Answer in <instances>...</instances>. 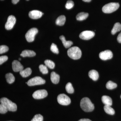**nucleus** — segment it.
<instances>
[{
  "mask_svg": "<svg viewBox=\"0 0 121 121\" xmlns=\"http://www.w3.org/2000/svg\"><path fill=\"white\" fill-rule=\"evenodd\" d=\"M57 101L59 104L62 105H68L70 104L71 99L65 94H60L57 97Z\"/></svg>",
  "mask_w": 121,
  "mask_h": 121,
  "instance_id": "obj_6",
  "label": "nucleus"
},
{
  "mask_svg": "<svg viewBox=\"0 0 121 121\" xmlns=\"http://www.w3.org/2000/svg\"><path fill=\"white\" fill-rule=\"evenodd\" d=\"M8 110L7 107L3 104L0 105V113L1 114H5L8 112Z\"/></svg>",
  "mask_w": 121,
  "mask_h": 121,
  "instance_id": "obj_33",
  "label": "nucleus"
},
{
  "mask_svg": "<svg viewBox=\"0 0 121 121\" xmlns=\"http://www.w3.org/2000/svg\"></svg>",
  "mask_w": 121,
  "mask_h": 121,
  "instance_id": "obj_40",
  "label": "nucleus"
},
{
  "mask_svg": "<svg viewBox=\"0 0 121 121\" xmlns=\"http://www.w3.org/2000/svg\"><path fill=\"white\" fill-rule=\"evenodd\" d=\"M51 50L52 52L55 54H58L59 50L58 48H57V46L56 44L54 43H52L51 45Z\"/></svg>",
  "mask_w": 121,
  "mask_h": 121,
  "instance_id": "obj_29",
  "label": "nucleus"
},
{
  "mask_svg": "<svg viewBox=\"0 0 121 121\" xmlns=\"http://www.w3.org/2000/svg\"><path fill=\"white\" fill-rule=\"evenodd\" d=\"M99 58L103 60L110 59L112 58V52L110 50H107L102 52L99 54Z\"/></svg>",
  "mask_w": 121,
  "mask_h": 121,
  "instance_id": "obj_11",
  "label": "nucleus"
},
{
  "mask_svg": "<svg viewBox=\"0 0 121 121\" xmlns=\"http://www.w3.org/2000/svg\"><path fill=\"white\" fill-rule=\"evenodd\" d=\"M19 60H21V58L19 59Z\"/></svg>",
  "mask_w": 121,
  "mask_h": 121,
  "instance_id": "obj_39",
  "label": "nucleus"
},
{
  "mask_svg": "<svg viewBox=\"0 0 121 121\" xmlns=\"http://www.w3.org/2000/svg\"><path fill=\"white\" fill-rule=\"evenodd\" d=\"M45 82V81L43 79L39 76H36L29 80L27 84L29 86H32L44 84Z\"/></svg>",
  "mask_w": 121,
  "mask_h": 121,
  "instance_id": "obj_5",
  "label": "nucleus"
},
{
  "mask_svg": "<svg viewBox=\"0 0 121 121\" xmlns=\"http://www.w3.org/2000/svg\"><path fill=\"white\" fill-rule=\"evenodd\" d=\"M121 30V25L119 23L115 24L111 30V34L114 35L116 33L119 32Z\"/></svg>",
  "mask_w": 121,
  "mask_h": 121,
  "instance_id": "obj_23",
  "label": "nucleus"
},
{
  "mask_svg": "<svg viewBox=\"0 0 121 121\" xmlns=\"http://www.w3.org/2000/svg\"><path fill=\"white\" fill-rule=\"evenodd\" d=\"M16 22V19L14 16L11 15L8 17L5 24V28L7 30H11L13 28Z\"/></svg>",
  "mask_w": 121,
  "mask_h": 121,
  "instance_id": "obj_9",
  "label": "nucleus"
},
{
  "mask_svg": "<svg viewBox=\"0 0 121 121\" xmlns=\"http://www.w3.org/2000/svg\"><path fill=\"white\" fill-rule=\"evenodd\" d=\"M51 79L52 82L54 84H56L58 83L60 80V76L58 74L54 72L51 73Z\"/></svg>",
  "mask_w": 121,
  "mask_h": 121,
  "instance_id": "obj_17",
  "label": "nucleus"
},
{
  "mask_svg": "<svg viewBox=\"0 0 121 121\" xmlns=\"http://www.w3.org/2000/svg\"><path fill=\"white\" fill-rule=\"evenodd\" d=\"M32 73L31 69L30 68H27L24 70L20 72V74L23 78H26L31 75Z\"/></svg>",
  "mask_w": 121,
  "mask_h": 121,
  "instance_id": "obj_19",
  "label": "nucleus"
},
{
  "mask_svg": "<svg viewBox=\"0 0 121 121\" xmlns=\"http://www.w3.org/2000/svg\"><path fill=\"white\" fill-rule=\"evenodd\" d=\"M89 16V14L86 13L81 12L78 13L76 16V19L78 21H82L86 19Z\"/></svg>",
  "mask_w": 121,
  "mask_h": 121,
  "instance_id": "obj_21",
  "label": "nucleus"
},
{
  "mask_svg": "<svg viewBox=\"0 0 121 121\" xmlns=\"http://www.w3.org/2000/svg\"><path fill=\"white\" fill-rule=\"evenodd\" d=\"M5 78L7 82L9 84L13 83L15 81V78L14 76L11 73H8L5 75Z\"/></svg>",
  "mask_w": 121,
  "mask_h": 121,
  "instance_id": "obj_22",
  "label": "nucleus"
},
{
  "mask_svg": "<svg viewBox=\"0 0 121 121\" xmlns=\"http://www.w3.org/2000/svg\"><path fill=\"white\" fill-rule=\"evenodd\" d=\"M40 71L43 74H47L48 73V70L47 66L41 64L39 66Z\"/></svg>",
  "mask_w": 121,
  "mask_h": 121,
  "instance_id": "obj_28",
  "label": "nucleus"
},
{
  "mask_svg": "<svg viewBox=\"0 0 121 121\" xmlns=\"http://www.w3.org/2000/svg\"><path fill=\"white\" fill-rule=\"evenodd\" d=\"M67 54L68 56L74 60H78L81 58L82 52L79 48L77 47H74L68 49Z\"/></svg>",
  "mask_w": 121,
  "mask_h": 121,
  "instance_id": "obj_2",
  "label": "nucleus"
},
{
  "mask_svg": "<svg viewBox=\"0 0 121 121\" xmlns=\"http://www.w3.org/2000/svg\"><path fill=\"white\" fill-rule=\"evenodd\" d=\"M60 39L62 41L64 46L66 48H70L73 44V42L71 41H67L65 39V37L63 35H62L60 37Z\"/></svg>",
  "mask_w": 121,
  "mask_h": 121,
  "instance_id": "obj_18",
  "label": "nucleus"
},
{
  "mask_svg": "<svg viewBox=\"0 0 121 121\" xmlns=\"http://www.w3.org/2000/svg\"><path fill=\"white\" fill-rule=\"evenodd\" d=\"M8 60V57L6 56H3L0 57V64L1 65L3 63L7 61Z\"/></svg>",
  "mask_w": 121,
  "mask_h": 121,
  "instance_id": "obj_34",
  "label": "nucleus"
},
{
  "mask_svg": "<svg viewBox=\"0 0 121 121\" xmlns=\"http://www.w3.org/2000/svg\"></svg>",
  "mask_w": 121,
  "mask_h": 121,
  "instance_id": "obj_41",
  "label": "nucleus"
},
{
  "mask_svg": "<svg viewBox=\"0 0 121 121\" xmlns=\"http://www.w3.org/2000/svg\"></svg>",
  "mask_w": 121,
  "mask_h": 121,
  "instance_id": "obj_43",
  "label": "nucleus"
},
{
  "mask_svg": "<svg viewBox=\"0 0 121 121\" xmlns=\"http://www.w3.org/2000/svg\"><path fill=\"white\" fill-rule=\"evenodd\" d=\"M95 33L92 31H83L79 35V37L83 40L90 39L94 36Z\"/></svg>",
  "mask_w": 121,
  "mask_h": 121,
  "instance_id": "obj_10",
  "label": "nucleus"
},
{
  "mask_svg": "<svg viewBox=\"0 0 121 121\" xmlns=\"http://www.w3.org/2000/svg\"><path fill=\"white\" fill-rule=\"evenodd\" d=\"M38 32V30L37 28L30 29L28 31L25 35V38L28 42H32L35 40V36Z\"/></svg>",
  "mask_w": 121,
  "mask_h": 121,
  "instance_id": "obj_7",
  "label": "nucleus"
},
{
  "mask_svg": "<svg viewBox=\"0 0 121 121\" xmlns=\"http://www.w3.org/2000/svg\"><path fill=\"white\" fill-rule=\"evenodd\" d=\"M45 66H47V67L51 69H54L55 67V63L52 61L51 60H45L44 62Z\"/></svg>",
  "mask_w": 121,
  "mask_h": 121,
  "instance_id": "obj_26",
  "label": "nucleus"
},
{
  "mask_svg": "<svg viewBox=\"0 0 121 121\" xmlns=\"http://www.w3.org/2000/svg\"><path fill=\"white\" fill-rule=\"evenodd\" d=\"M117 86V84L111 81H109L106 84V87L109 90L115 89Z\"/></svg>",
  "mask_w": 121,
  "mask_h": 121,
  "instance_id": "obj_25",
  "label": "nucleus"
},
{
  "mask_svg": "<svg viewBox=\"0 0 121 121\" xmlns=\"http://www.w3.org/2000/svg\"><path fill=\"white\" fill-rule=\"evenodd\" d=\"M104 109L105 112L108 114L113 115L115 113L114 109L110 106L105 105L104 107Z\"/></svg>",
  "mask_w": 121,
  "mask_h": 121,
  "instance_id": "obj_24",
  "label": "nucleus"
},
{
  "mask_svg": "<svg viewBox=\"0 0 121 121\" xmlns=\"http://www.w3.org/2000/svg\"><path fill=\"white\" fill-rule=\"evenodd\" d=\"M20 0H12V1L13 4H16Z\"/></svg>",
  "mask_w": 121,
  "mask_h": 121,
  "instance_id": "obj_36",
  "label": "nucleus"
},
{
  "mask_svg": "<svg viewBox=\"0 0 121 121\" xmlns=\"http://www.w3.org/2000/svg\"><path fill=\"white\" fill-rule=\"evenodd\" d=\"M8 47L5 45H1L0 46V54L5 53L8 51Z\"/></svg>",
  "mask_w": 121,
  "mask_h": 121,
  "instance_id": "obj_32",
  "label": "nucleus"
},
{
  "mask_svg": "<svg viewBox=\"0 0 121 121\" xmlns=\"http://www.w3.org/2000/svg\"><path fill=\"white\" fill-rule=\"evenodd\" d=\"M80 106L83 110L86 112H91L94 109V104L88 98H84L82 99L80 101Z\"/></svg>",
  "mask_w": 121,
  "mask_h": 121,
  "instance_id": "obj_1",
  "label": "nucleus"
},
{
  "mask_svg": "<svg viewBox=\"0 0 121 121\" xmlns=\"http://www.w3.org/2000/svg\"></svg>",
  "mask_w": 121,
  "mask_h": 121,
  "instance_id": "obj_42",
  "label": "nucleus"
},
{
  "mask_svg": "<svg viewBox=\"0 0 121 121\" xmlns=\"http://www.w3.org/2000/svg\"><path fill=\"white\" fill-rule=\"evenodd\" d=\"M117 40L118 41V43H121V32L118 36L117 37Z\"/></svg>",
  "mask_w": 121,
  "mask_h": 121,
  "instance_id": "obj_35",
  "label": "nucleus"
},
{
  "mask_svg": "<svg viewBox=\"0 0 121 121\" xmlns=\"http://www.w3.org/2000/svg\"><path fill=\"white\" fill-rule=\"evenodd\" d=\"M48 95L47 91L45 90H39L36 91L33 93L32 96L35 99H40L46 97Z\"/></svg>",
  "mask_w": 121,
  "mask_h": 121,
  "instance_id": "obj_8",
  "label": "nucleus"
},
{
  "mask_svg": "<svg viewBox=\"0 0 121 121\" xmlns=\"http://www.w3.org/2000/svg\"><path fill=\"white\" fill-rule=\"evenodd\" d=\"M119 7V4L118 3L111 2L103 6L102 10L104 13H111L117 11Z\"/></svg>",
  "mask_w": 121,
  "mask_h": 121,
  "instance_id": "obj_4",
  "label": "nucleus"
},
{
  "mask_svg": "<svg viewBox=\"0 0 121 121\" xmlns=\"http://www.w3.org/2000/svg\"><path fill=\"white\" fill-rule=\"evenodd\" d=\"M91 121V120L89 119H86V118H84V119H80L79 121Z\"/></svg>",
  "mask_w": 121,
  "mask_h": 121,
  "instance_id": "obj_37",
  "label": "nucleus"
},
{
  "mask_svg": "<svg viewBox=\"0 0 121 121\" xmlns=\"http://www.w3.org/2000/svg\"><path fill=\"white\" fill-rule=\"evenodd\" d=\"M20 55L23 57H33L36 55V53L33 51L25 50L22 52Z\"/></svg>",
  "mask_w": 121,
  "mask_h": 121,
  "instance_id": "obj_14",
  "label": "nucleus"
},
{
  "mask_svg": "<svg viewBox=\"0 0 121 121\" xmlns=\"http://www.w3.org/2000/svg\"><path fill=\"white\" fill-rule=\"evenodd\" d=\"M82 0L84 2H90L91 1V0Z\"/></svg>",
  "mask_w": 121,
  "mask_h": 121,
  "instance_id": "obj_38",
  "label": "nucleus"
},
{
  "mask_svg": "<svg viewBox=\"0 0 121 121\" xmlns=\"http://www.w3.org/2000/svg\"><path fill=\"white\" fill-rule=\"evenodd\" d=\"M0 101L1 104L5 106L9 111L14 112L17 110V106L16 104L13 102L12 101L7 98H1Z\"/></svg>",
  "mask_w": 121,
  "mask_h": 121,
  "instance_id": "obj_3",
  "label": "nucleus"
},
{
  "mask_svg": "<svg viewBox=\"0 0 121 121\" xmlns=\"http://www.w3.org/2000/svg\"><path fill=\"white\" fill-rule=\"evenodd\" d=\"M89 77L94 81L98 80L99 77V75L97 71L95 70H92L89 72Z\"/></svg>",
  "mask_w": 121,
  "mask_h": 121,
  "instance_id": "obj_16",
  "label": "nucleus"
},
{
  "mask_svg": "<svg viewBox=\"0 0 121 121\" xmlns=\"http://www.w3.org/2000/svg\"><path fill=\"white\" fill-rule=\"evenodd\" d=\"M43 13L38 10H33L29 12V16L30 18L33 19H37L40 18Z\"/></svg>",
  "mask_w": 121,
  "mask_h": 121,
  "instance_id": "obj_12",
  "label": "nucleus"
},
{
  "mask_svg": "<svg viewBox=\"0 0 121 121\" xmlns=\"http://www.w3.org/2000/svg\"><path fill=\"white\" fill-rule=\"evenodd\" d=\"M66 21V17L64 15L60 16L56 19V23L59 26H62L65 24Z\"/></svg>",
  "mask_w": 121,
  "mask_h": 121,
  "instance_id": "obj_20",
  "label": "nucleus"
},
{
  "mask_svg": "<svg viewBox=\"0 0 121 121\" xmlns=\"http://www.w3.org/2000/svg\"><path fill=\"white\" fill-rule=\"evenodd\" d=\"M12 66L13 71L15 72H20L23 69V66L19 61L13 60L12 63Z\"/></svg>",
  "mask_w": 121,
  "mask_h": 121,
  "instance_id": "obj_13",
  "label": "nucleus"
},
{
  "mask_svg": "<svg viewBox=\"0 0 121 121\" xmlns=\"http://www.w3.org/2000/svg\"><path fill=\"white\" fill-rule=\"evenodd\" d=\"M74 6V3L72 1L69 0L67 2L65 5V8L67 9H70L72 8Z\"/></svg>",
  "mask_w": 121,
  "mask_h": 121,
  "instance_id": "obj_31",
  "label": "nucleus"
},
{
  "mask_svg": "<svg viewBox=\"0 0 121 121\" xmlns=\"http://www.w3.org/2000/svg\"><path fill=\"white\" fill-rule=\"evenodd\" d=\"M43 117L41 114L36 115L32 119L31 121H43Z\"/></svg>",
  "mask_w": 121,
  "mask_h": 121,
  "instance_id": "obj_30",
  "label": "nucleus"
},
{
  "mask_svg": "<svg viewBox=\"0 0 121 121\" xmlns=\"http://www.w3.org/2000/svg\"><path fill=\"white\" fill-rule=\"evenodd\" d=\"M66 90L67 92L69 94H73L74 92V90L72 84L71 83H68L66 86Z\"/></svg>",
  "mask_w": 121,
  "mask_h": 121,
  "instance_id": "obj_27",
  "label": "nucleus"
},
{
  "mask_svg": "<svg viewBox=\"0 0 121 121\" xmlns=\"http://www.w3.org/2000/svg\"><path fill=\"white\" fill-rule=\"evenodd\" d=\"M102 101L105 105L111 106L112 104V101L111 98L107 95H103L102 97Z\"/></svg>",
  "mask_w": 121,
  "mask_h": 121,
  "instance_id": "obj_15",
  "label": "nucleus"
}]
</instances>
